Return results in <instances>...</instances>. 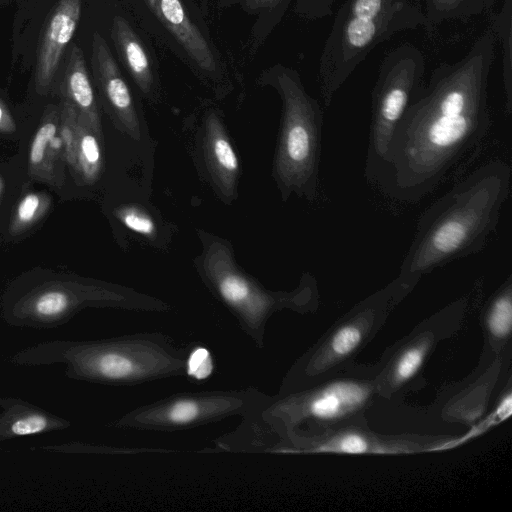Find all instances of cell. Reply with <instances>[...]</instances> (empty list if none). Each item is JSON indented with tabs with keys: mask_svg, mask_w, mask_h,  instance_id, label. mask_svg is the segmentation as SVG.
Returning <instances> with one entry per match:
<instances>
[{
	"mask_svg": "<svg viewBox=\"0 0 512 512\" xmlns=\"http://www.w3.org/2000/svg\"><path fill=\"white\" fill-rule=\"evenodd\" d=\"M495 43L488 28L460 60L438 65L419 88L374 179L387 195L406 202L426 197L488 134Z\"/></svg>",
	"mask_w": 512,
	"mask_h": 512,
	"instance_id": "1",
	"label": "cell"
},
{
	"mask_svg": "<svg viewBox=\"0 0 512 512\" xmlns=\"http://www.w3.org/2000/svg\"><path fill=\"white\" fill-rule=\"evenodd\" d=\"M510 181V166L492 160L434 201L418 219L398 277L413 287L435 269L481 252L497 228Z\"/></svg>",
	"mask_w": 512,
	"mask_h": 512,
	"instance_id": "2",
	"label": "cell"
},
{
	"mask_svg": "<svg viewBox=\"0 0 512 512\" xmlns=\"http://www.w3.org/2000/svg\"><path fill=\"white\" fill-rule=\"evenodd\" d=\"M196 350L161 332L97 340H51L9 357L18 366H65L66 377L93 384L135 386L190 374Z\"/></svg>",
	"mask_w": 512,
	"mask_h": 512,
	"instance_id": "3",
	"label": "cell"
},
{
	"mask_svg": "<svg viewBox=\"0 0 512 512\" xmlns=\"http://www.w3.org/2000/svg\"><path fill=\"white\" fill-rule=\"evenodd\" d=\"M413 0H343L337 8L319 60L320 94L327 108L335 94L379 44L424 26Z\"/></svg>",
	"mask_w": 512,
	"mask_h": 512,
	"instance_id": "4",
	"label": "cell"
},
{
	"mask_svg": "<svg viewBox=\"0 0 512 512\" xmlns=\"http://www.w3.org/2000/svg\"><path fill=\"white\" fill-rule=\"evenodd\" d=\"M282 100V120L274 175L283 199L292 193L313 201L319 188L323 111L305 89L299 73L275 64L260 76Z\"/></svg>",
	"mask_w": 512,
	"mask_h": 512,
	"instance_id": "5",
	"label": "cell"
},
{
	"mask_svg": "<svg viewBox=\"0 0 512 512\" xmlns=\"http://www.w3.org/2000/svg\"><path fill=\"white\" fill-rule=\"evenodd\" d=\"M116 308L166 312L171 306L158 299L118 285L56 278L9 293L1 315L15 328L52 329L64 325L85 308Z\"/></svg>",
	"mask_w": 512,
	"mask_h": 512,
	"instance_id": "6",
	"label": "cell"
},
{
	"mask_svg": "<svg viewBox=\"0 0 512 512\" xmlns=\"http://www.w3.org/2000/svg\"><path fill=\"white\" fill-rule=\"evenodd\" d=\"M202 271L210 290L258 348L264 347L267 323L275 312L305 310L316 299L315 283L310 274L303 275L300 285L291 292L267 290L239 269L231 249L222 241L207 245Z\"/></svg>",
	"mask_w": 512,
	"mask_h": 512,
	"instance_id": "7",
	"label": "cell"
},
{
	"mask_svg": "<svg viewBox=\"0 0 512 512\" xmlns=\"http://www.w3.org/2000/svg\"><path fill=\"white\" fill-rule=\"evenodd\" d=\"M138 25L199 79L221 87L229 67L196 0H121Z\"/></svg>",
	"mask_w": 512,
	"mask_h": 512,
	"instance_id": "8",
	"label": "cell"
},
{
	"mask_svg": "<svg viewBox=\"0 0 512 512\" xmlns=\"http://www.w3.org/2000/svg\"><path fill=\"white\" fill-rule=\"evenodd\" d=\"M269 398L254 386L176 393L126 412L112 426L155 432L189 430L229 417L246 418Z\"/></svg>",
	"mask_w": 512,
	"mask_h": 512,
	"instance_id": "9",
	"label": "cell"
},
{
	"mask_svg": "<svg viewBox=\"0 0 512 512\" xmlns=\"http://www.w3.org/2000/svg\"><path fill=\"white\" fill-rule=\"evenodd\" d=\"M425 57L409 43L391 50L382 61L371 94V119L365 174L374 181L394 130L424 83Z\"/></svg>",
	"mask_w": 512,
	"mask_h": 512,
	"instance_id": "10",
	"label": "cell"
},
{
	"mask_svg": "<svg viewBox=\"0 0 512 512\" xmlns=\"http://www.w3.org/2000/svg\"><path fill=\"white\" fill-rule=\"evenodd\" d=\"M410 288L398 277L382 291L364 301L353 317L336 329L305 365L299 364L291 370L284 379L278 395L292 392L304 377L319 373L327 366L351 355L363 341L368 324L374 322L391 302L408 292Z\"/></svg>",
	"mask_w": 512,
	"mask_h": 512,
	"instance_id": "11",
	"label": "cell"
},
{
	"mask_svg": "<svg viewBox=\"0 0 512 512\" xmlns=\"http://www.w3.org/2000/svg\"><path fill=\"white\" fill-rule=\"evenodd\" d=\"M108 32L120 67L142 96L155 99L160 89L159 66L149 35L122 5L113 11Z\"/></svg>",
	"mask_w": 512,
	"mask_h": 512,
	"instance_id": "12",
	"label": "cell"
},
{
	"mask_svg": "<svg viewBox=\"0 0 512 512\" xmlns=\"http://www.w3.org/2000/svg\"><path fill=\"white\" fill-rule=\"evenodd\" d=\"M90 66L106 111L118 128L134 140H140V119L132 88L108 41L98 30L91 36Z\"/></svg>",
	"mask_w": 512,
	"mask_h": 512,
	"instance_id": "13",
	"label": "cell"
},
{
	"mask_svg": "<svg viewBox=\"0 0 512 512\" xmlns=\"http://www.w3.org/2000/svg\"><path fill=\"white\" fill-rule=\"evenodd\" d=\"M82 14V0H59L45 26L37 54L35 87L49 92L61 58L72 40Z\"/></svg>",
	"mask_w": 512,
	"mask_h": 512,
	"instance_id": "14",
	"label": "cell"
},
{
	"mask_svg": "<svg viewBox=\"0 0 512 512\" xmlns=\"http://www.w3.org/2000/svg\"><path fill=\"white\" fill-rule=\"evenodd\" d=\"M203 147L206 166L219 193L227 201L235 198L239 161L225 127L214 111L205 117Z\"/></svg>",
	"mask_w": 512,
	"mask_h": 512,
	"instance_id": "15",
	"label": "cell"
},
{
	"mask_svg": "<svg viewBox=\"0 0 512 512\" xmlns=\"http://www.w3.org/2000/svg\"><path fill=\"white\" fill-rule=\"evenodd\" d=\"M0 442L61 431L71 422L18 397L0 396Z\"/></svg>",
	"mask_w": 512,
	"mask_h": 512,
	"instance_id": "16",
	"label": "cell"
},
{
	"mask_svg": "<svg viewBox=\"0 0 512 512\" xmlns=\"http://www.w3.org/2000/svg\"><path fill=\"white\" fill-rule=\"evenodd\" d=\"M295 0H202L201 9L207 19L212 13L235 10L250 20L251 50L258 49L283 20Z\"/></svg>",
	"mask_w": 512,
	"mask_h": 512,
	"instance_id": "17",
	"label": "cell"
},
{
	"mask_svg": "<svg viewBox=\"0 0 512 512\" xmlns=\"http://www.w3.org/2000/svg\"><path fill=\"white\" fill-rule=\"evenodd\" d=\"M59 116L57 108L47 109L32 139L28 158L30 176L53 186L63 181L60 160L64 159V154L61 139L57 137Z\"/></svg>",
	"mask_w": 512,
	"mask_h": 512,
	"instance_id": "18",
	"label": "cell"
},
{
	"mask_svg": "<svg viewBox=\"0 0 512 512\" xmlns=\"http://www.w3.org/2000/svg\"><path fill=\"white\" fill-rule=\"evenodd\" d=\"M63 98L69 101L102 139L100 113L84 52L72 43L63 78Z\"/></svg>",
	"mask_w": 512,
	"mask_h": 512,
	"instance_id": "19",
	"label": "cell"
},
{
	"mask_svg": "<svg viewBox=\"0 0 512 512\" xmlns=\"http://www.w3.org/2000/svg\"><path fill=\"white\" fill-rule=\"evenodd\" d=\"M405 453L410 452L406 446L386 445L363 432L345 431L329 437L306 441V444H295L293 448L284 449L281 453Z\"/></svg>",
	"mask_w": 512,
	"mask_h": 512,
	"instance_id": "20",
	"label": "cell"
},
{
	"mask_svg": "<svg viewBox=\"0 0 512 512\" xmlns=\"http://www.w3.org/2000/svg\"><path fill=\"white\" fill-rule=\"evenodd\" d=\"M89 123L78 114L75 177L86 185L94 184L102 171L100 141Z\"/></svg>",
	"mask_w": 512,
	"mask_h": 512,
	"instance_id": "21",
	"label": "cell"
},
{
	"mask_svg": "<svg viewBox=\"0 0 512 512\" xmlns=\"http://www.w3.org/2000/svg\"><path fill=\"white\" fill-rule=\"evenodd\" d=\"M428 31L444 21L465 20L490 10L496 0H421Z\"/></svg>",
	"mask_w": 512,
	"mask_h": 512,
	"instance_id": "22",
	"label": "cell"
},
{
	"mask_svg": "<svg viewBox=\"0 0 512 512\" xmlns=\"http://www.w3.org/2000/svg\"><path fill=\"white\" fill-rule=\"evenodd\" d=\"M489 28L501 46L505 111L510 115L512 112V0H505L500 10L491 15Z\"/></svg>",
	"mask_w": 512,
	"mask_h": 512,
	"instance_id": "23",
	"label": "cell"
},
{
	"mask_svg": "<svg viewBox=\"0 0 512 512\" xmlns=\"http://www.w3.org/2000/svg\"><path fill=\"white\" fill-rule=\"evenodd\" d=\"M487 324L494 337L503 339L509 336L512 327L511 276L507 277L492 299L487 312Z\"/></svg>",
	"mask_w": 512,
	"mask_h": 512,
	"instance_id": "24",
	"label": "cell"
},
{
	"mask_svg": "<svg viewBox=\"0 0 512 512\" xmlns=\"http://www.w3.org/2000/svg\"><path fill=\"white\" fill-rule=\"evenodd\" d=\"M50 198L45 193L31 192L26 194L18 203L10 223V232L21 234L30 229L47 212Z\"/></svg>",
	"mask_w": 512,
	"mask_h": 512,
	"instance_id": "25",
	"label": "cell"
},
{
	"mask_svg": "<svg viewBox=\"0 0 512 512\" xmlns=\"http://www.w3.org/2000/svg\"><path fill=\"white\" fill-rule=\"evenodd\" d=\"M430 337L421 338L407 346L397 357L392 367L394 384L410 380L421 368L430 347Z\"/></svg>",
	"mask_w": 512,
	"mask_h": 512,
	"instance_id": "26",
	"label": "cell"
},
{
	"mask_svg": "<svg viewBox=\"0 0 512 512\" xmlns=\"http://www.w3.org/2000/svg\"><path fill=\"white\" fill-rule=\"evenodd\" d=\"M78 112L65 98L62 99L59 116V133L65 162L75 174Z\"/></svg>",
	"mask_w": 512,
	"mask_h": 512,
	"instance_id": "27",
	"label": "cell"
},
{
	"mask_svg": "<svg viewBox=\"0 0 512 512\" xmlns=\"http://www.w3.org/2000/svg\"><path fill=\"white\" fill-rule=\"evenodd\" d=\"M41 450L65 453V454H128L138 452H170L167 449H127L119 447H110L106 445H95L80 441H71L57 445H47L40 447Z\"/></svg>",
	"mask_w": 512,
	"mask_h": 512,
	"instance_id": "28",
	"label": "cell"
},
{
	"mask_svg": "<svg viewBox=\"0 0 512 512\" xmlns=\"http://www.w3.org/2000/svg\"><path fill=\"white\" fill-rule=\"evenodd\" d=\"M118 220L129 230L145 237L156 235V224L152 217L141 208L133 205L121 206L114 211Z\"/></svg>",
	"mask_w": 512,
	"mask_h": 512,
	"instance_id": "29",
	"label": "cell"
},
{
	"mask_svg": "<svg viewBox=\"0 0 512 512\" xmlns=\"http://www.w3.org/2000/svg\"><path fill=\"white\" fill-rule=\"evenodd\" d=\"M339 1L340 0H295L293 3V12L307 20L322 19L333 14L334 6Z\"/></svg>",
	"mask_w": 512,
	"mask_h": 512,
	"instance_id": "30",
	"label": "cell"
},
{
	"mask_svg": "<svg viewBox=\"0 0 512 512\" xmlns=\"http://www.w3.org/2000/svg\"><path fill=\"white\" fill-rule=\"evenodd\" d=\"M16 130V124L12 117V114L0 98V133L10 134Z\"/></svg>",
	"mask_w": 512,
	"mask_h": 512,
	"instance_id": "31",
	"label": "cell"
},
{
	"mask_svg": "<svg viewBox=\"0 0 512 512\" xmlns=\"http://www.w3.org/2000/svg\"><path fill=\"white\" fill-rule=\"evenodd\" d=\"M2 191H3V180H2V178L0 176V197L2 195Z\"/></svg>",
	"mask_w": 512,
	"mask_h": 512,
	"instance_id": "32",
	"label": "cell"
},
{
	"mask_svg": "<svg viewBox=\"0 0 512 512\" xmlns=\"http://www.w3.org/2000/svg\"><path fill=\"white\" fill-rule=\"evenodd\" d=\"M416 4L420 5L421 0H413Z\"/></svg>",
	"mask_w": 512,
	"mask_h": 512,
	"instance_id": "33",
	"label": "cell"
}]
</instances>
